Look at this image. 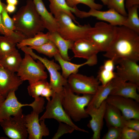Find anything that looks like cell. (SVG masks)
Masks as SVG:
<instances>
[{"label":"cell","mask_w":139,"mask_h":139,"mask_svg":"<svg viewBox=\"0 0 139 139\" xmlns=\"http://www.w3.org/2000/svg\"><path fill=\"white\" fill-rule=\"evenodd\" d=\"M57 131L53 137V139H58L63 135L68 133H71L75 129L71 126L62 122H59Z\"/></svg>","instance_id":"38"},{"label":"cell","mask_w":139,"mask_h":139,"mask_svg":"<svg viewBox=\"0 0 139 139\" xmlns=\"http://www.w3.org/2000/svg\"><path fill=\"white\" fill-rule=\"evenodd\" d=\"M54 57L59 64L62 70V75L66 79L71 74L77 73L79 68L81 67L87 65H94L97 64L98 61L97 59H90L82 64H77L63 59L59 54L56 55Z\"/></svg>","instance_id":"21"},{"label":"cell","mask_w":139,"mask_h":139,"mask_svg":"<svg viewBox=\"0 0 139 139\" xmlns=\"http://www.w3.org/2000/svg\"><path fill=\"white\" fill-rule=\"evenodd\" d=\"M48 83L46 80H45L29 83L27 88L29 95L34 98V100L38 99L44 88Z\"/></svg>","instance_id":"31"},{"label":"cell","mask_w":139,"mask_h":139,"mask_svg":"<svg viewBox=\"0 0 139 139\" xmlns=\"http://www.w3.org/2000/svg\"><path fill=\"white\" fill-rule=\"evenodd\" d=\"M139 5H133L127 9V18L124 26L139 34Z\"/></svg>","instance_id":"28"},{"label":"cell","mask_w":139,"mask_h":139,"mask_svg":"<svg viewBox=\"0 0 139 139\" xmlns=\"http://www.w3.org/2000/svg\"><path fill=\"white\" fill-rule=\"evenodd\" d=\"M29 47L32 49L35 50L38 52L50 58L54 57L57 54H59L57 47L54 43L49 40L40 46Z\"/></svg>","instance_id":"30"},{"label":"cell","mask_w":139,"mask_h":139,"mask_svg":"<svg viewBox=\"0 0 139 139\" xmlns=\"http://www.w3.org/2000/svg\"><path fill=\"white\" fill-rule=\"evenodd\" d=\"M6 9L8 13H12L14 12L16 9V6L9 4H7L6 6Z\"/></svg>","instance_id":"44"},{"label":"cell","mask_w":139,"mask_h":139,"mask_svg":"<svg viewBox=\"0 0 139 139\" xmlns=\"http://www.w3.org/2000/svg\"><path fill=\"white\" fill-rule=\"evenodd\" d=\"M24 115L22 112L0 121V125L9 138L12 139H26L28 138Z\"/></svg>","instance_id":"10"},{"label":"cell","mask_w":139,"mask_h":139,"mask_svg":"<svg viewBox=\"0 0 139 139\" xmlns=\"http://www.w3.org/2000/svg\"><path fill=\"white\" fill-rule=\"evenodd\" d=\"M139 131L127 127L122 128L121 139H138Z\"/></svg>","instance_id":"39"},{"label":"cell","mask_w":139,"mask_h":139,"mask_svg":"<svg viewBox=\"0 0 139 139\" xmlns=\"http://www.w3.org/2000/svg\"><path fill=\"white\" fill-rule=\"evenodd\" d=\"M45 68L41 61L37 60L36 62L30 55L25 53L17 74L23 81L27 80L29 83H34L46 80L48 75Z\"/></svg>","instance_id":"7"},{"label":"cell","mask_w":139,"mask_h":139,"mask_svg":"<svg viewBox=\"0 0 139 139\" xmlns=\"http://www.w3.org/2000/svg\"><path fill=\"white\" fill-rule=\"evenodd\" d=\"M55 93L51 87L49 83H48L44 88L40 97L45 98L48 101L50 100V97H52Z\"/></svg>","instance_id":"41"},{"label":"cell","mask_w":139,"mask_h":139,"mask_svg":"<svg viewBox=\"0 0 139 139\" xmlns=\"http://www.w3.org/2000/svg\"><path fill=\"white\" fill-rule=\"evenodd\" d=\"M54 16L58 22L57 32L64 39L74 42L86 38L91 27L89 24L83 25H76L68 15L63 12Z\"/></svg>","instance_id":"4"},{"label":"cell","mask_w":139,"mask_h":139,"mask_svg":"<svg viewBox=\"0 0 139 139\" xmlns=\"http://www.w3.org/2000/svg\"><path fill=\"white\" fill-rule=\"evenodd\" d=\"M125 0H107L106 5L109 9H113L122 15L126 17Z\"/></svg>","instance_id":"34"},{"label":"cell","mask_w":139,"mask_h":139,"mask_svg":"<svg viewBox=\"0 0 139 139\" xmlns=\"http://www.w3.org/2000/svg\"><path fill=\"white\" fill-rule=\"evenodd\" d=\"M22 60L20 53L16 49L9 54L0 57V64L6 70L15 73L18 72Z\"/></svg>","instance_id":"25"},{"label":"cell","mask_w":139,"mask_h":139,"mask_svg":"<svg viewBox=\"0 0 139 139\" xmlns=\"http://www.w3.org/2000/svg\"><path fill=\"white\" fill-rule=\"evenodd\" d=\"M67 80L72 91L78 95L94 94L100 83L93 76H88L77 73L71 74Z\"/></svg>","instance_id":"9"},{"label":"cell","mask_w":139,"mask_h":139,"mask_svg":"<svg viewBox=\"0 0 139 139\" xmlns=\"http://www.w3.org/2000/svg\"><path fill=\"white\" fill-rule=\"evenodd\" d=\"M5 98L0 94V105L4 101Z\"/></svg>","instance_id":"46"},{"label":"cell","mask_w":139,"mask_h":139,"mask_svg":"<svg viewBox=\"0 0 139 139\" xmlns=\"http://www.w3.org/2000/svg\"><path fill=\"white\" fill-rule=\"evenodd\" d=\"M74 14L77 17L81 18L94 17L98 20L107 22L114 26H124L127 18V17L111 9L106 11H101L90 8L89 11L86 12L81 11L77 7Z\"/></svg>","instance_id":"11"},{"label":"cell","mask_w":139,"mask_h":139,"mask_svg":"<svg viewBox=\"0 0 139 139\" xmlns=\"http://www.w3.org/2000/svg\"><path fill=\"white\" fill-rule=\"evenodd\" d=\"M107 103L118 109L126 119H139V102L130 98L114 95H109Z\"/></svg>","instance_id":"12"},{"label":"cell","mask_w":139,"mask_h":139,"mask_svg":"<svg viewBox=\"0 0 139 139\" xmlns=\"http://www.w3.org/2000/svg\"><path fill=\"white\" fill-rule=\"evenodd\" d=\"M124 125V127H127L139 131V119H126Z\"/></svg>","instance_id":"40"},{"label":"cell","mask_w":139,"mask_h":139,"mask_svg":"<svg viewBox=\"0 0 139 139\" xmlns=\"http://www.w3.org/2000/svg\"><path fill=\"white\" fill-rule=\"evenodd\" d=\"M63 90L62 91L55 93L52 99L48 101L46 110L39 118V120L53 119L59 123L62 122L71 126L75 130L86 133L88 131L81 128L75 124L67 114L62 106V100Z\"/></svg>","instance_id":"5"},{"label":"cell","mask_w":139,"mask_h":139,"mask_svg":"<svg viewBox=\"0 0 139 139\" xmlns=\"http://www.w3.org/2000/svg\"><path fill=\"white\" fill-rule=\"evenodd\" d=\"M116 75L122 80L139 85V65L137 62L128 59L117 62Z\"/></svg>","instance_id":"14"},{"label":"cell","mask_w":139,"mask_h":139,"mask_svg":"<svg viewBox=\"0 0 139 139\" xmlns=\"http://www.w3.org/2000/svg\"><path fill=\"white\" fill-rule=\"evenodd\" d=\"M92 95L84 94L80 96L72 91L68 84L64 87L62 103L64 110L72 120L78 122L89 117L85 107L88 105Z\"/></svg>","instance_id":"3"},{"label":"cell","mask_w":139,"mask_h":139,"mask_svg":"<svg viewBox=\"0 0 139 139\" xmlns=\"http://www.w3.org/2000/svg\"><path fill=\"white\" fill-rule=\"evenodd\" d=\"M6 1L7 4L12 5L15 6L18 3V0H6Z\"/></svg>","instance_id":"45"},{"label":"cell","mask_w":139,"mask_h":139,"mask_svg":"<svg viewBox=\"0 0 139 139\" xmlns=\"http://www.w3.org/2000/svg\"><path fill=\"white\" fill-rule=\"evenodd\" d=\"M115 76V72L107 70L101 66L98 72L97 78L101 83V85L105 86L112 81Z\"/></svg>","instance_id":"33"},{"label":"cell","mask_w":139,"mask_h":139,"mask_svg":"<svg viewBox=\"0 0 139 139\" xmlns=\"http://www.w3.org/2000/svg\"><path fill=\"white\" fill-rule=\"evenodd\" d=\"M49 38L57 47L62 58L70 61L71 59L68 51L69 49H71L74 42L64 39L57 32H49Z\"/></svg>","instance_id":"23"},{"label":"cell","mask_w":139,"mask_h":139,"mask_svg":"<svg viewBox=\"0 0 139 139\" xmlns=\"http://www.w3.org/2000/svg\"><path fill=\"white\" fill-rule=\"evenodd\" d=\"M50 2L49 7L50 12L54 16L61 12L68 15L75 23L79 24L72 13L76 11V7L72 8L67 5L66 0H48Z\"/></svg>","instance_id":"26"},{"label":"cell","mask_w":139,"mask_h":139,"mask_svg":"<svg viewBox=\"0 0 139 139\" xmlns=\"http://www.w3.org/2000/svg\"><path fill=\"white\" fill-rule=\"evenodd\" d=\"M75 57L87 60L97 59V54L100 51L89 40L86 38L79 39L74 42L71 49Z\"/></svg>","instance_id":"19"},{"label":"cell","mask_w":139,"mask_h":139,"mask_svg":"<svg viewBox=\"0 0 139 139\" xmlns=\"http://www.w3.org/2000/svg\"><path fill=\"white\" fill-rule=\"evenodd\" d=\"M137 5H139V0H125V7L127 9Z\"/></svg>","instance_id":"43"},{"label":"cell","mask_w":139,"mask_h":139,"mask_svg":"<svg viewBox=\"0 0 139 139\" xmlns=\"http://www.w3.org/2000/svg\"><path fill=\"white\" fill-rule=\"evenodd\" d=\"M49 32L44 33L41 32L35 35L33 37L25 38L16 44L18 48L25 46H40L49 40Z\"/></svg>","instance_id":"27"},{"label":"cell","mask_w":139,"mask_h":139,"mask_svg":"<svg viewBox=\"0 0 139 139\" xmlns=\"http://www.w3.org/2000/svg\"><path fill=\"white\" fill-rule=\"evenodd\" d=\"M3 8L1 13V20L4 26L8 30L12 31L15 30L14 23L12 18L9 15L6 9V5L3 3Z\"/></svg>","instance_id":"36"},{"label":"cell","mask_w":139,"mask_h":139,"mask_svg":"<svg viewBox=\"0 0 139 139\" xmlns=\"http://www.w3.org/2000/svg\"><path fill=\"white\" fill-rule=\"evenodd\" d=\"M106 104L105 100L97 109L85 108L87 113L91 117V119L87 126L93 132L91 138L92 139L100 138L101 131L103 125V120Z\"/></svg>","instance_id":"18"},{"label":"cell","mask_w":139,"mask_h":139,"mask_svg":"<svg viewBox=\"0 0 139 139\" xmlns=\"http://www.w3.org/2000/svg\"><path fill=\"white\" fill-rule=\"evenodd\" d=\"M113 88L112 80L105 86L100 85L87 107L88 108L96 109L110 95Z\"/></svg>","instance_id":"24"},{"label":"cell","mask_w":139,"mask_h":139,"mask_svg":"<svg viewBox=\"0 0 139 139\" xmlns=\"http://www.w3.org/2000/svg\"><path fill=\"white\" fill-rule=\"evenodd\" d=\"M106 125L109 127L114 126L122 128L126 119L120 111L113 106L107 103L104 115Z\"/></svg>","instance_id":"22"},{"label":"cell","mask_w":139,"mask_h":139,"mask_svg":"<svg viewBox=\"0 0 139 139\" xmlns=\"http://www.w3.org/2000/svg\"><path fill=\"white\" fill-rule=\"evenodd\" d=\"M33 1L45 29L50 33L57 32L58 29L57 20L53 14L47 10L42 0Z\"/></svg>","instance_id":"20"},{"label":"cell","mask_w":139,"mask_h":139,"mask_svg":"<svg viewBox=\"0 0 139 139\" xmlns=\"http://www.w3.org/2000/svg\"><path fill=\"white\" fill-rule=\"evenodd\" d=\"M115 64L114 61L112 59H109L105 61L103 65L102 66L107 70L114 71Z\"/></svg>","instance_id":"42"},{"label":"cell","mask_w":139,"mask_h":139,"mask_svg":"<svg viewBox=\"0 0 139 139\" xmlns=\"http://www.w3.org/2000/svg\"><path fill=\"white\" fill-rule=\"evenodd\" d=\"M12 19L15 30L27 38L33 37L45 29L33 0H27L26 5L19 9Z\"/></svg>","instance_id":"2"},{"label":"cell","mask_w":139,"mask_h":139,"mask_svg":"<svg viewBox=\"0 0 139 139\" xmlns=\"http://www.w3.org/2000/svg\"><path fill=\"white\" fill-rule=\"evenodd\" d=\"M40 114L32 110L31 113L24 115L25 126L29 139H41L48 136L49 131L45 123V120H39Z\"/></svg>","instance_id":"13"},{"label":"cell","mask_w":139,"mask_h":139,"mask_svg":"<svg viewBox=\"0 0 139 139\" xmlns=\"http://www.w3.org/2000/svg\"><path fill=\"white\" fill-rule=\"evenodd\" d=\"M113 88L110 95L120 96L132 99L139 102V85L132 82L124 81L116 74L112 80Z\"/></svg>","instance_id":"15"},{"label":"cell","mask_w":139,"mask_h":139,"mask_svg":"<svg viewBox=\"0 0 139 139\" xmlns=\"http://www.w3.org/2000/svg\"><path fill=\"white\" fill-rule=\"evenodd\" d=\"M67 5L71 7L74 8L79 4H85L90 8L100 10L103 7L102 5L97 3L95 0H66Z\"/></svg>","instance_id":"35"},{"label":"cell","mask_w":139,"mask_h":139,"mask_svg":"<svg viewBox=\"0 0 139 139\" xmlns=\"http://www.w3.org/2000/svg\"><path fill=\"white\" fill-rule=\"evenodd\" d=\"M105 5H106L107 0H100Z\"/></svg>","instance_id":"47"},{"label":"cell","mask_w":139,"mask_h":139,"mask_svg":"<svg viewBox=\"0 0 139 139\" xmlns=\"http://www.w3.org/2000/svg\"><path fill=\"white\" fill-rule=\"evenodd\" d=\"M16 44L11 41L7 37L0 36V57L9 54L16 49Z\"/></svg>","instance_id":"32"},{"label":"cell","mask_w":139,"mask_h":139,"mask_svg":"<svg viewBox=\"0 0 139 139\" xmlns=\"http://www.w3.org/2000/svg\"><path fill=\"white\" fill-rule=\"evenodd\" d=\"M122 128L112 126L108 127L107 133L102 139H121Z\"/></svg>","instance_id":"37"},{"label":"cell","mask_w":139,"mask_h":139,"mask_svg":"<svg viewBox=\"0 0 139 139\" xmlns=\"http://www.w3.org/2000/svg\"><path fill=\"white\" fill-rule=\"evenodd\" d=\"M23 82L17 74L7 70L0 64V94L4 98L11 91L17 90Z\"/></svg>","instance_id":"16"},{"label":"cell","mask_w":139,"mask_h":139,"mask_svg":"<svg viewBox=\"0 0 139 139\" xmlns=\"http://www.w3.org/2000/svg\"><path fill=\"white\" fill-rule=\"evenodd\" d=\"M15 91L10 92L0 105V121L22 112V107L29 106V104H23L19 102Z\"/></svg>","instance_id":"17"},{"label":"cell","mask_w":139,"mask_h":139,"mask_svg":"<svg viewBox=\"0 0 139 139\" xmlns=\"http://www.w3.org/2000/svg\"><path fill=\"white\" fill-rule=\"evenodd\" d=\"M3 8V3H2L1 0H0V33L7 37L12 42L17 44L24 39V36L18 31H10L4 27L2 23L1 18Z\"/></svg>","instance_id":"29"},{"label":"cell","mask_w":139,"mask_h":139,"mask_svg":"<svg viewBox=\"0 0 139 139\" xmlns=\"http://www.w3.org/2000/svg\"><path fill=\"white\" fill-rule=\"evenodd\" d=\"M115 26L104 22H97L89 30L86 38L90 41L100 51L106 52L114 37Z\"/></svg>","instance_id":"6"},{"label":"cell","mask_w":139,"mask_h":139,"mask_svg":"<svg viewBox=\"0 0 139 139\" xmlns=\"http://www.w3.org/2000/svg\"><path fill=\"white\" fill-rule=\"evenodd\" d=\"M20 49L25 53L28 54L34 59L40 60L44 65L49 72L50 77L49 83L55 93L63 91L64 87L68 84L67 80L59 72L61 69L59 65L55 63L54 60H49L37 55L29 47L24 46Z\"/></svg>","instance_id":"8"},{"label":"cell","mask_w":139,"mask_h":139,"mask_svg":"<svg viewBox=\"0 0 139 139\" xmlns=\"http://www.w3.org/2000/svg\"><path fill=\"white\" fill-rule=\"evenodd\" d=\"M103 56L115 64L123 59L139 60V34L123 26H115L113 39Z\"/></svg>","instance_id":"1"}]
</instances>
